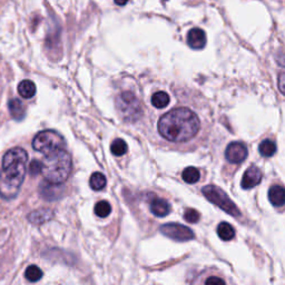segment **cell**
I'll list each match as a JSON object with an SVG mask.
<instances>
[{
	"label": "cell",
	"instance_id": "6da1fadb",
	"mask_svg": "<svg viewBox=\"0 0 285 285\" xmlns=\"http://www.w3.org/2000/svg\"><path fill=\"white\" fill-rule=\"evenodd\" d=\"M157 129L168 141L186 142L199 134L201 120L191 109L177 107L163 115L157 123Z\"/></svg>",
	"mask_w": 285,
	"mask_h": 285
},
{
	"label": "cell",
	"instance_id": "7a4b0ae2",
	"mask_svg": "<svg viewBox=\"0 0 285 285\" xmlns=\"http://www.w3.org/2000/svg\"><path fill=\"white\" fill-rule=\"evenodd\" d=\"M28 155L25 150L16 147L8 151L3 158L0 172V196L5 200H13L18 195L27 172Z\"/></svg>",
	"mask_w": 285,
	"mask_h": 285
},
{
	"label": "cell",
	"instance_id": "3957f363",
	"mask_svg": "<svg viewBox=\"0 0 285 285\" xmlns=\"http://www.w3.org/2000/svg\"><path fill=\"white\" fill-rule=\"evenodd\" d=\"M71 157L65 149L45 155L41 162V175L45 180L55 184H64L71 173Z\"/></svg>",
	"mask_w": 285,
	"mask_h": 285
},
{
	"label": "cell",
	"instance_id": "277c9868",
	"mask_svg": "<svg viewBox=\"0 0 285 285\" xmlns=\"http://www.w3.org/2000/svg\"><path fill=\"white\" fill-rule=\"evenodd\" d=\"M32 149L46 155L57 150L65 149V140L57 131L47 129L35 136L32 140Z\"/></svg>",
	"mask_w": 285,
	"mask_h": 285
},
{
	"label": "cell",
	"instance_id": "5b68a950",
	"mask_svg": "<svg viewBox=\"0 0 285 285\" xmlns=\"http://www.w3.org/2000/svg\"><path fill=\"white\" fill-rule=\"evenodd\" d=\"M203 194L205 195L206 199L212 202L213 204H215L218 206L224 212L228 213L229 215H232L234 217H240L241 212L236 205L231 201V199L227 196L225 192L222 191L220 187H216L214 185H207L203 188Z\"/></svg>",
	"mask_w": 285,
	"mask_h": 285
},
{
	"label": "cell",
	"instance_id": "8992f818",
	"mask_svg": "<svg viewBox=\"0 0 285 285\" xmlns=\"http://www.w3.org/2000/svg\"><path fill=\"white\" fill-rule=\"evenodd\" d=\"M116 107L120 116L127 122H135L140 115L139 102L130 91H124L117 97Z\"/></svg>",
	"mask_w": 285,
	"mask_h": 285
},
{
	"label": "cell",
	"instance_id": "52a82bcc",
	"mask_svg": "<svg viewBox=\"0 0 285 285\" xmlns=\"http://www.w3.org/2000/svg\"><path fill=\"white\" fill-rule=\"evenodd\" d=\"M161 232L165 235V236L178 241V242H185V241H191L194 239V233L191 228L187 226L180 225V224H165V225L161 226Z\"/></svg>",
	"mask_w": 285,
	"mask_h": 285
},
{
	"label": "cell",
	"instance_id": "ba28073f",
	"mask_svg": "<svg viewBox=\"0 0 285 285\" xmlns=\"http://www.w3.org/2000/svg\"><path fill=\"white\" fill-rule=\"evenodd\" d=\"M225 157L229 163H242L248 157V149L242 142L233 141L227 146L225 151Z\"/></svg>",
	"mask_w": 285,
	"mask_h": 285
},
{
	"label": "cell",
	"instance_id": "9c48e42d",
	"mask_svg": "<svg viewBox=\"0 0 285 285\" xmlns=\"http://www.w3.org/2000/svg\"><path fill=\"white\" fill-rule=\"evenodd\" d=\"M39 193L43 200L53 202L57 201L64 194V186L63 184H55L45 180V183L39 185Z\"/></svg>",
	"mask_w": 285,
	"mask_h": 285
},
{
	"label": "cell",
	"instance_id": "30bf717a",
	"mask_svg": "<svg viewBox=\"0 0 285 285\" xmlns=\"http://www.w3.org/2000/svg\"><path fill=\"white\" fill-rule=\"evenodd\" d=\"M262 177L263 174L261 172V169L255 166H252L244 173L241 185H242V187L244 189H251L261 183Z\"/></svg>",
	"mask_w": 285,
	"mask_h": 285
},
{
	"label": "cell",
	"instance_id": "8fae6325",
	"mask_svg": "<svg viewBox=\"0 0 285 285\" xmlns=\"http://www.w3.org/2000/svg\"><path fill=\"white\" fill-rule=\"evenodd\" d=\"M187 43L192 49L199 51L206 45V34L201 28H193L187 34Z\"/></svg>",
	"mask_w": 285,
	"mask_h": 285
},
{
	"label": "cell",
	"instance_id": "7c38bea8",
	"mask_svg": "<svg viewBox=\"0 0 285 285\" xmlns=\"http://www.w3.org/2000/svg\"><path fill=\"white\" fill-rule=\"evenodd\" d=\"M54 217V211L51 208H39L31 212L28 215V221L35 225H41L53 220Z\"/></svg>",
	"mask_w": 285,
	"mask_h": 285
},
{
	"label": "cell",
	"instance_id": "4fadbf2b",
	"mask_svg": "<svg viewBox=\"0 0 285 285\" xmlns=\"http://www.w3.org/2000/svg\"><path fill=\"white\" fill-rule=\"evenodd\" d=\"M268 200L275 207L283 206L285 204V188L279 185L272 186L268 189Z\"/></svg>",
	"mask_w": 285,
	"mask_h": 285
},
{
	"label": "cell",
	"instance_id": "5bb4252c",
	"mask_svg": "<svg viewBox=\"0 0 285 285\" xmlns=\"http://www.w3.org/2000/svg\"><path fill=\"white\" fill-rule=\"evenodd\" d=\"M151 211L158 217H164L171 212V206L165 200L154 199L151 203Z\"/></svg>",
	"mask_w": 285,
	"mask_h": 285
},
{
	"label": "cell",
	"instance_id": "9a60e30c",
	"mask_svg": "<svg viewBox=\"0 0 285 285\" xmlns=\"http://www.w3.org/2000/svg\"><path fill=\"white\" fill-rule=\"evenodd\" d=\"M9 112L14 119L16 120L24 119L26 115V108L24 103L17 100V98H14V100L9 102Z\"/></svg>",
	"mask_w": 285,
	"mask_h": 285
},
{
	"label": "cell",
	"instance_id": "2e32d148",
	"mask_svg": "<svg viewBox=\"0 0 285 285\" xmlns=\"http://www.w3.org/2000/svg\"><path fill=\"white\" fill-rule=\"evenodd\" d=\"M18 92L23 98L30 100L36 94V85L31 80H23L18 85Z\"/></svg>",
	"mask_w": 285,
	"mask_h": 285
},
{
	"label": "cell",
	"instance_id": "e0dca14e",
	"mask_svg": "<svg viewBox=\"0 0 285 285\" xmlns=\"http://www.w3.org/2000/svg\"><path fill=\"white\" fill-rule=\"evenodd\" d=\"M217 234L223 241H231L235 236V231L231 224L222 222L220 225L217 226Z\"/></svg>",
	"mask_w": 285,
	"mask_h": 285
},
{
	"label": "cell",
	"instance_id": "ac0fdd59",
	"mask_svg": "<svg viewBox=\"0 0 285 285\" xmlns=\"http://www.w3.org/2000/svg\"><path fill=\"white\" fill-rule=\"evenodd\" d=\"M182 178L184 182L188 184H195L201 178V173L195 167H186L182 173Z\"/></svg>",
	"mask_w": 285,
	"mask_h": 285
},
{
	"label": "cell",
	"instance_id": "d6986e66",
	"mask_svg": "<svg viewBox=\"0 0 285 285\" xmlns=\"http://www.w3.org/2000/svg\"><path fill=\"white\" fill-rule=\"evenodd\" d=\"M259 151H260L262 156L271 157V156H273L274 154H275L276 145H275V142H274L271 139H264L260 144Z\"/></svg>",
	"mask_w": 285,
	"mask_h": 285
},
{
	"label": "cell",
	"instance_id": "ffe728a7",
	"mask_svg": "<svg viewBox=\"0 0 285 285\" xmlns=\"http://www.w3.org/2000/svg\"><path fill=\"white\" fill-rule=\"evenodd\" d=\"M89 184H90V187L94 191H102L107 184L105 175L100 173V172L94 173L91 175Z\"/></svg>",
	"mask_w": 285,
	"mask_h": 285
},
{
	"label": "cell",
	"instance_id": "44dd1931",
	"mask_svg": "<svg viewBox=\"0 0 285 285\" xmlns=\"http://www.w3.org/2000/svg\"><path fill=\"white\" fill-rule=\"evenodd\" d=\"M153 106L156 108H164L169 104V96L165 91H157L152 97Z\"/></svg>",
	"mask_w": 285,
	"mask_h": 285
},
{
	"label": "cell",
	"instance_id": "7402d4cb",
	"mask_svg": "<svg viewBox=\"0 0 285 285\" xmlns=\"http://www.w3.org/2000/svg\"><path fill=\"white\" fill-rule=\"evenodd\" d=\"M127 150H128L127 144H126L125 140L120 139V138L115 139L111 145V151L115 156H122L126 154V153H127Z\"/></svg>",
	"mask_w": 285,
	"mask_h": 285
},
{
	"label": "cell",
	"instance_id": "603a6c76",
	"mask_svg": "<svg viewBox=\"0 0 285 285\" xmlns=\"http://www.w3.org/2000/svg\"><path fill=\"white\" fill-rule=\"evenodd\" d=\"M25 276L29 282H38L42 277V271L36 265H30L27 267Z\"/></svg>",
	"mask_w": 285,
	"mask_h": 285
},
{
	"label": "cell",
	"instance_id": "cb8c5ba5",
	"mask_svg": "<svg viewBox=\"0 0 285 285\" xmlns=\"http://www.w3.org/2000/svg\"><path fill=\"white\" fill-rule=\"evenodd\" d=\"M95 214L98 217H107L112 212V206L107 201H101L95 205Z\"/></svg>",
	"mask_w": 285,
	"mask_h": 285
},
{
	"label": "cell",
	"instance_id": "d4e9b609",
	"mask_svg": "<svg viewBox=\"0 0 285 285\" xmlns=\"http://www.w3.org/2000/svg\"><path fill=\"white\" fill-rule=\"evenodd\" d=\"M200 213L194 208H187L184 213L185 221H187L188 223H197L200 221Z\"/></svg>",
	"mask_w": 285,
	"mask_h": 285
},
{
	"label": "cell",
	"instance_id": "484cf974",
	"mask_svg": "<svg viewBox=\"0 0 285 285\" xmlns=\"http://www.w3.org/2000/svg\"><path fill=\"white\" fill-rule=\"evenodd\" d=\"M29 173L32 176H36V175L41 173V162L32 161L29 165Z\"/></svg>",
	"mask_w": 285,
	"mask_h": 285
},
{
	"label": "cell",
	"instance_id": "4316f807",
	"mask_svg": "<svg viewBox=\"0 0 285 285\" xmlns=\"http://www.w3.org/2000/svg\"><path fill=\"white\" fill-rule=\"evenodd\" d=\"M278 89L285 96V73L278 75Z\"/></svg>",
	"mask_w": 285,
	"mask_h": 285
},
{
	"label": "cell",
	"instance_id": "83f0119b",
	"mask_svg": "<svg viewBox=\"0 0 285 285\" xmlns=\"http://www.w3.org/2000/svg\"><path fill=\"white\" fill-rule=\"evenodd\" d=\"M224 283H225V281H224L223 278L216 277V276L208 277L205 281V284H224Z\"/></svg>",
	"mask_w": 285,
	"mask_h": 285
},
{
	"label": "cell",
	"instance_id": "f1b7e54d",
	"mask_svg": "<svg viewBox=\"0 0 285 285\" xmlns=\"http://www.w3.org/2000/svg\"><path fill=\"white\" fill-rule=\"evenodd\" d=\"M114 2L117 5V6H125V5L127 4L129 0H114Z\"/></svg>",
	"mask_w": 285,
	"mask_h": 285
}]
</instances>
